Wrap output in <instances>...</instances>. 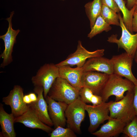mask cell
Instances as JSON below:
<instances>
[{
	"label": "cell",
	"mask_w": 137,
	"mask_h": 137,
	"mask_svg": "<svg viewBox=\"0 0 137 137\" xmlns=\"http://www.w3.org/2000/svg\"><path fill=\"white\" fill-rule=\"evenodd\" d=\"M135 85L129 79L113 73L109 75L100 95L103 102H106L112 96H115V101H118L124 97L125 92L133 91Z\"/></svg>",
	"instance_id": "cell-1"
},
{
	"label": "cell",
	"mask_w": 137,
	"mask_h": 137,
	"mask_svg": "<svg viewBox=\"0 0 137 137\" xmlns=\"http://www.w3.org/2000/svg\"><path fill=\"white\" fill-rule=\"evenodd\" d=\"M134 95V91H127L122 99L113 101L109 107L110 117L120 119L126 124L131 121L136 115Z\"/></svg>",
	"instance_id": "cell-2"
},
{
	"label": "cell",
	"mask_w": 137,
	"mask_h": 137,
	"mask_svg": "<svg viewBox=\"0 0 137 137\" xmlns=\"http://www.w3.org/2000/svg\"><path fill=\"white\" fill-rule=\"evenodd\" d=\"M79 91L66 80L59 77L53 84L47 95L56 101L64 102L68 105L79 96Z\"/></svg>",
	"instance_id": "cell-3"
},
{
	"label": "cell",
	"mask_w": 137,
	"mask_h": 137,
	"mask_svg": "<svg viewBox=\"0 0 137 137\" xmlns=\"http://www.w3.org/2000/svg\"><path fill=\"white\" fill-rule=\"evenodd\" d=\"M60 77L59 67L53 63L45 64L38 70L31 80L34 86L43 87L44 96L45 98L56 79Z\"/></svg>",
	"instance_id": "cell-4"
},
{
	"label": "cell",
	"mask_w": 137,
	"mask_h": 137,
	"mask_svg": "<svg viewBox=\"0 0 137 137\" xmlns=\"http://www.w3.org/2000/svg\"><path fill=\"white\" fill-rule=\"evenodd\" d=\"M86 105L79 96L73 102L68 105L65 112L67 128L78 134L81 133L80 127L85 116Z\"/></svg>",
	"instance_id": "cell-5"
},
{
	"label": "cell",
	"mask_w": 137,
	"mask_h": 137,
	"mask_svg": "<svg viewBox=\"0 0 137 137\" xmlns=\"http://www.w3.org/2000/svg\"><path fill=\"white\" fill-rule=\"evenodd\" d=\"M118 14L122 30L121 37L118 39L116 34H113L108 38L107 41L110 43L116 44L118 48L124 49L130 57L134 58L137 50V33L135 34L131 33L125 26L120 12Z\"/></svg>",
	"instance_id": "cell-6"
},
{
	"label": "cell",
	"mask_w": 137,
	"mask_h": 137,
	"mask_svg": "<svg viewBox=\"0 0 137 137\" xmlns=\"http://www.w3.org/2000/svg\"><path fill=\"white\" fill-rule=\"evenodd\" d=\"M105 50L99 49L93 52L88 50L82 45L81 42L79 40L76 50L74 53L70 54L64 60L56 65L58 67L67 65L72 66L76 65L77 67H83L87 59L103 56Z\"/></svg>",
	"instance_id": "cell-7"
},
{
	"label": "cell",
	"mask_w": 137,
	"mask_h": 137,
	"mask_svg": "<svg viewBox=\"0 0 137 137\" xmlns=\"http://www.w3.org/2000/svg\"><path fill=\"white\" fill-rule=\"evenodd\" d=\"M113 101H111L106 102L103 101L96 105H91L86 104L85 109L88 113L90 121L88 128L91 133L96 130L100 125L110 117L109 115V107Z\"/></svg>",
	"instance_id": "cell-8"
},
{
	"label": "cell",
	"mask_w": 137,
	"mask_h": 137,
	"mask_svg": "<svg viewBox=\"0 0 137 137\" xmlns=\"http://www.w3.org/2000/svg\"><path fill=\"white\" fill-rule=\"evenodd\" d=\"M14 13V11H12L10 16L6 19L9 23L7 31L5 34L0 36V39L4 41L5 46V49L0 56V58L3 59L0 66L3 68L9 64L13 61L12 54L13 47L16 42V37L20 31L19 29L15 30L12 28V19Z\"/></svg>",
	"instance_id": "cell-9"
},
{
	"label": "cell",
	"mask_w": 137,
	"mask_h": 137,
	"mask_svg": "<svg viewBox=\"0 0 137 137\" xmlns=\"http://www.w3.org/2000/svg\"><path fill=\"white\" fill-rule=\"evenodd\" d=\"M23 89L19 85H15L7 96L4 97L2 101L11 108V113L15 117L19 116L29 108L23 100Z\"/></svg>",
	"instance_id": "cell-10"
},
{
	"label": "cell",
	"mask_w": 137,
	"mask_h": 137,
	"mask_svg": "<svg viewBox=\"0 0 137 137\" xmlns=\"http://www.w3.org/2000/svg\"><path fill=\"white\" fill-rule=\"evenodd\" d=\"M133 58L125 52L113 56L111 59L112 63L113 73L124 77L137 85V79L131 70Z\"/></svg>",
	"instance_id": "cell-11"
},
{
	"label": "cell",
	"mask_w": 137,
	"mask_h": 137,
	"mask_svg": "<svg viewBox=\"0 0 137 137\" xmlns=\"http://www.w3.org/2000/svg\"><path fill=\"white\" fill-rule=\"evenodd\" d=\"M109 76L104 73L92 71L84 72L81 80L82 85L90 89L94 94L100 95Z\"/></svg>",
	"instance_id": "cell-12"
},
{
	"label": "cell",
	"mask_w": 137,
	"mask_h": 137,
	"mask_svg": "<svg viewBox=\"0 0 137 137\" xmlns=\"http://www.w3.org/2000/svg\"><path fill=\"white\" fill-rule=\"evenodd\" d=\"M45 99L47 104L49 115L55 128L59 126L64 127L66 124L65 112L68 105L56 101L48 95Z\"/></svg>",
	"instance_id": "cell-13"
},
{
	"label": "cell",
	"mask_w": 137,
	"mask_h": 137,
	"mask_svg": "<svg viewBox=\"0 0 137 137\" xmlns=\"http://www.w3.org/2000/svg\"><path fill=\"white\" fill-rule=\"evenodd\" d=\"M33 90L38 95L37 100L28 104V106L32 108L35 111L40 119L45 124L52 127L53 126L49 115L48 105L44 99L43 94L44 90L41 86H35Z\"/></svg>",
	"instance_id": "cell-14"
},
{
	"label": "cell",
	"mask_w": 137,
	"mask_h": 137,
	"mask_svg": "<svg viewBox=\"0 0 137 137\" xmlns=\"http://www.w3.org/2000/svg\"><path fill=\"white\" fill-rule=\"evenodd\" d=\"M29 107L28 110L23 114L15 117V122L20 123L27 127L40 129L48 133L51 132L54 129L43 122L34 110Z\"/></svg>",
	"instance_id": "cell-15"
},
{
	"label": "cell",
	"mask_w": 137,
	"mask_h": 137,
	"mask_svg": "<svg viewBox=\"0 0 137 137\" xmlns=\"http://www.w3.org/2000/svg\"><path fill=\"white\" fill-rule=\"evenodd\" d=\"M82 67L84 72L96 71L109 75L113 73V65L111 59L102 56L89 58Z\"/></svg>",
	"instance_id": "cell-16"
},
{
	"label": "cell",
	"mask_w": 137,
	"mask_h": 137,
	"mask_svg": "<svg viewBox=\"0 0 137 137\" xmlns=\"http://www.w3.org/2000/svg\"><path fill=\"white\" fill-rule=\"evenodd\" d=\"M126 124L122 120L110 117L98 130L91 134L98 137H112L123 133Z\"/></svg>",
	"instance_id": "cell-17"
},
{
	"label": "cell",
	"mask_w": 137,
	"mask_h": 137,
	"mask_svg": "<svg viewBox=\"0 0 137 137\" xmlns=\"http://www.w3.org/2000/svg\"><path fill=\"white\" fill-rule=\"evenodd\" d=\"M58 67L60 77L66 80L73 87L79 90L83 87L81 82L84 72L82 67L73 68L67 65Z\"/></svg>",
	"instance_id": "cell-18"
},
{
	"label": "cell",
	"mask_w": 137,
	"mask_h": 137,
	"mask_svg": "<svg viewBox=\"0 0 137 137\" xmlns=\"http://www.w3.org/2000/svg\"><path fill=\"white\" fill-rule=\"evenodd\" d=\"M15 117L11 113L9 114L4 110L3 105L0 104V124L2 131L1 137H15L16 134L14 124Z\"/></svg>",
	"instance_id": "cell-19"
},
{
	"label": "cell",
	"mask_w": 137,
	"mask_h": 137,
	"mask_svg": "<svg viewBox=\"0 0 137 137\" xmlns=\"http://www.w3.org/2000/svg\"><path fill=\"white\" fill-rule=\"evenodd\" d=\"M102 4V0H93L84 5L85 11L90 21L91 28L98 17L100 14Z\"/></svg>",
	"instance_id": "cell-20"
},
{
	"label": "cell",
	"mask_w": 137,
	"mask_h": 137,
	"mask_svg": "<svg viewBox=\"0 0 137 137\" xmlns=\"http://www.w3.org/2000/svg\"><path fill=\"white\" fill-rule=\"evenodd\" d=\"M114 0L123 14V20L125 26L129 31L133 34L132 23L135 8V4L130 10H129L126 6L123 0Z\"/></svg>",
	"instance_id": "cell-21"
},
{
	"label": "cell",
	"mask_w": 137,
	"mask_h": 137,
	"mask_svg": "<svg viewBox=\"0 0 137 137\" xmlns=\"http://www.w3.org/2000/svg\"><path fill=\"white\" fill-rule=\"evenodd\" d=\"M79 94L82 100L86 104L91 103L93 105H96L103 102L100 95L94 94L91 90L87 87L81 88L79 90Z\"/></svg>",
	"instance_id": "cell-22"
},
{
	"label": "cell",
	"mask_w": 137,
	"mask_h": 137,
	"mask_svg": "<svg viewBox=\"0 0 137 137\" xmlns=\"http://www.w3.org/2000/svg\"><path fill=\"white\" fill-rule=\"evenodd\" d=\"M91 29L90 32L88 35V37L90 39L92 38L104 31H108L111 30L112 27L105 21L100 14Z\"/></svg>",
	"instance_id": "cell-23"
},
{
	"label": "cell",
	"mask_w": 137,
	"mask_h": 137,
	"mask_svg": "<svg viewBox=\"0 0 137 137\" xmlns=\"http://www.w3.org/2000/svg\"><path fill=\"white\" fill-rule=\"evenodd\" d=\"M116 13L107 6L102 5L100 15L109 25L120 26L119 16Z\"/></svg>",
	"instance_id": "cell-24"
},
{
	"label": "cell",
	"mask_w": 137,
	"mask_h": 137,
	"mask_svg": "<svg viewBox=\"0 0 137 137\" xmlns=\"http://www.w3.org/2000/svg\"><path fill=\"white\" fill-rule=\"evenodd\" d=\"M75 133L68 128L58 126L49 133L50 137H76Z\"/></svg>",
	"instance_id": "cell-25"
},
{
	"label": "cell",
	"mask_w": 137,
	"mask_h": 137,
	"mask_svg": "<svg viewBox=\"0 0 137 137\" xmlns=\"http://www.w3.org/2000/svg\"><path fill=\"white\" fill-rule=\"evenodd\" d=\"M123 133L129 137H137V115L126 124Z\"/></svg>",
	"instance_id": "cell-26"
},
{
	"label": "cell",
	"mask_w": 137,
	"mask_h": 137,
	"mask_svg": "<svg viewBox=\"0 0 137 137\" xmlns=\"http://www.w3.org/2000/svg\"><path fill=\"white\" fill-rule=\"evenodd\" d=\"M102 5H105L117 13L121 11L114 0H102Z\"/></svg>",
	"instance_id": "cell-27"
},
{
	"label": "cell",
	"mask_w": 137,
	"mask_h": 137,
	"mask_svg": "<svg viewBox=\"0 0 137 137\" xmlns=\"http://www.w3.org/2000/svg\"><path fill=\"white\" fill-rule=\"evenodd\" d=\"M37 99V97L34 93H30L28 94L24 95L23 97L24 101L27 105L36 101Z\"/></svg>",
	"instance_id": "cell-28"
},
{
	"label": "cell",
	"mask_w": 137,
	"mask_h": 137,
	"mask_svg": "<svg viewBox=\"0 0 137 137\" xmlns=\"http://www.w3.org/2000/svg\"><path fill=\"white\" fill-rule=\"evenodd\" d=\"M132 28L133 32H137V12L135 11L133 15Z\"/></svg>",
	"instance_id": "cell-29"
},
{
	"label": "cell",
	"mask_w": 137,
	"mask_h": 137,
	"mask_svg": "<svg viewBox=\"0 0 137 137\" xmlns=\"http://www.w3.org/2000/svg\"><path fill=\"white\" fill-rule=\"evenodd\" d=\"M134 92L133 104L136 115H137V85H135Z\"/></svg>",
	"instance_id": "cell-30"
},
{
	"label": "cell",
	"mask_w": 137,
	"mask_h": 137,
	"mask_svg": "<svg viewBox=\"0 0 137 137\" xmlns=\"http://www.w3.org/2000/svg\"><path fill=\"white\" fill-rule=\"evenodd\" d=\"M136 0H127L126 7L129 10H130L135 4Z\"/></svg>",
	"instance_id": "cell-31"
},
{
	"label": "cell",
	"mask_w": 137,
	"mask_h": 137,
	"mask_svg": "<svg viewBox=\"0 0 137 137\" xmlns=\"http://www.w3.org/2000/svg\"><path fill=\"white\" fill-rule=\"evenodd\" d=\"M134 58L135 62L137 63V50L136 51L134 56Z\"/></svg>",
	"instance_id": "cell-32"
},
{
	"label": "cell",
	"mask_w": 137,
	"mask_h": 137,
	"mask_svg": "<svg viewBox=\"0 0 137 137\" xmlns=\"http://www.w3.org/2000/svg\"><path fill=\"white\" fill-rule=\"evenodd\" d=\"M135 5L136 7H135V10L134 11L137 12V0H136V2H135Z\"/></svg>",
	"instance_id": "cell-33"
},
{
	"label": "cell",
	"mask_w": 137,
	"mask_h": 137,
	"mask_svg": "<svg viewBox=\"0 0 137 137\" xmlns=\"http://www.w3.org/2000/svg\"><path fill=\"white\" fill-rule=\"evenodd\" d=\"M61 0L64 1V0Z\"/></svg>",
	"instance_id": "cell-34"
}]
</instances>
